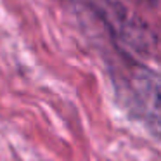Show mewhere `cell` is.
<instances>
[{
	"label": "cell",
	"instance_id": "cell-1",
	"mask_svg": "<svg viewBox=\"0 0 161 161\" xmlns=\"http://www.w3.org/2000/svg\"><path fill=\"white\" fill-rule=\"evenodd\" d=\"M125 99L144 123L161 133V76L133 66L125 76Z\"/></svg>",
	"mask_w": 161,
	"mask_h": 161
},
{
	"label": "cell",
	"instance_id": "cell-2",
	"mask_svg": "<svg viewBox=\"0 0 161 161\" xmlns=\"http://www.w3.org/2000/svg\"><path fill=\"white\" fill-rule=\"evenodd\" d=\"M147 2H156V0H147Z\"/></svg>",
	"mask_w": 161,
	"mask_h": 161
}]
</instances>
